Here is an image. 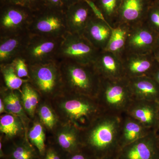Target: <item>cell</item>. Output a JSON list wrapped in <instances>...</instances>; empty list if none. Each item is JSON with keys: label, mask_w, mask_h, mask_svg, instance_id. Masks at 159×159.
I'll list each match as a JSON object with an SVG mask.
<instances>
[{"label": "cell", "mask_w": 159, "mask_h": 159, "mask_svg": "<svg viewBox=\"0 0 159 159\" xmlns=\"http://www.w3.org/2000/svg\"><path fill=\"white\" fill-rule=\"evenodd\" d=\"M39 115L41 121L47 128L52 129L57 122V119L54 112L49 106L43 105L40 107Z\"/></svg>", "instance_id": "83f0119b"}, {"label": "cell", "mask_w": 159, "mask_h": 159, "mask_svg": "<svg viewBox=\"0 0 159 159\" xmlns=\"http://www.w3.org/2000/svg\"><path fill=\"white\" fill-rule=\"evenodd\" d=\"M141 126L134 122H129L125 127V138L126 142H130L136 140L141 133Z\"/></svg>", "instance_id": "4dcf8cb0"}, {"label": "cell", "mask_w": 159, "mask_h": 159, "mask_svg": "<svg viewBox=\"0 0 159 159\" xmlns=\"http://www.w3.org/2000/svg\"><path fill=\"white\" fill-rule=\"evenodd\" d=\"M100 51L82 34L68 32L63 38L57 60L70 61L80 64H93Z\"/></svg>", "instance_id": "277c9868"}, {"label": "cell", "mask_w": 159, "mask_h": 159, "mask_svg": "<svg viewBox=\"0 0 159 159\" xmlns=\"http://www.w3.org/2000/svg\"><path fill=\"white\" fill-rule=\"evenodd\" d=\"M154 77L156 81L159 84V66L156 70L155 73L154 74Z\"/></svg>", "instance_id": "74e56055"}, {"label": "cell", "mask_w": 159, "mask_h": 159, "mask_svg": "<svg viewBox=\"0 0 159 159\" xmlns=\"http://www.w3.org/2000/svg\"><path fill=\"white\" fill-rule=\"evenodd\" d=\"M135 117L144 123H151L153 120V111L149 107H143L137 108L134 112Z\"/></svg>", "instance_id": "1f68e13d"}, {"label": "cell", "mask_w": 159, "mask_h": 159, "mask_svg": "<svg viewBox=\"0 0 159 159\" xmlns=\"http://www.w3.org/2000/svg\"><path fill=\"white\" fill-rule=\"evenodd\" d=\"M129 26L124 24H117L111 29L108 43L104 51H109L121 59L125 52V43Z\"/></svg>", "instance_id": "2e32d148"}, {"label": "cell", "mask_w": 159, "mask_h": 159, "mask_svg": "<svg viewBox=\"0 0 159 159\" xmlns=\"http://www.w3.org/2000/svg\"><path fill=\"white\" fill-rule=\"evenodd\" d=\"M152 3L153 0H122L116 24L130 27L145 21Z\"/></svg>", "instance_id": "9c48e42d"}, {"label": "cell", "mask_w": 159, "mask_h": 159, "mask_svg": "<svg viewBox=\"0 0 159 159\" xmlns=\"http://www.w3.org/2000/svg\"><path fill=\"white\" fill-rule=\"evenodd\" d=\"M90 1H93V2H94V1H95V0H90Z\"/></svg>", "instance_id": "7bdbcfd3"}, {"label": "cell", "mask_w": 159, "mask_h": 159, "mask_svg": "<svg viewBox=\"0 0 159 159\" xmlns=\"http://www.w3.org/2000/svg\"><path fill=\"white\" fill-rule=\"evenodd\" d=\"M153 3L159 7V0H153Z\"/></svg>", "instance_id": "ab89813d"}, {"label": "cell", "mask_w": 159, "mask_h": 159, "mask_svg": "<svg viewBox=\"0 0 159 159\" xmlns=\"http://www.w3.org/2000/svg\"><path fill=\"white\" fill-rule=\"evenodd\" d=\"M112 29L108 24L94 15L82 34L96 48L104 51L110 38Z\"/></svg>", "instance_id": "4fadbf2b"}, {"label": "cell", "mask_w": 159, "mask_h": 159, "mask_svg": "<svg viewBox=\"0 0 159 159\" xmlns=\"http://www.w3.org/2000/svg\"><path fill=\"white\" fill-rule=\"evenodd\" d=\"M0 68L6 88L9 89L21 91L24 83L29 81V79L20 78L11 63L0 65Z\"/></svg>", "instance_id": "cb8c5ba5"}, {"label": "cell", "mask_w": 159, "mask_h": 159, "mask_svg": "<svg viewBox=\"0 0 159 159\" xmlns=\"http://www.w3.org/2000/svg\"><path fill=\"white\" fill-rule=\"evenodd\" d=\"M22 126L19 120L13 116L6 115L0 119V130L8 138H13L20 131Z\"/></svg>", "instance_id": "484cf974"}, {"label": "cell", "mask_w": 159, "mask_h": 159, "mask_svg": "<svg viewBox=\"0 0 159 159\" xmlns=\"http://www.w3.org/2000/svg\"><path fill=\"white\" fill-rule=\"evenodd\" d=\"M6 112V111L4 102H3L2 99L1 98V99H0V113L2 114L4 112Z\"/></svg>", "instance_id": "8d00e7d4"}, {"label": "cell", "mask_w": 159, "mask_h": 159, "mask_svg": "<svg viewBox=\"0 0 159 159\" xmlns=\"http://www.w3.org/2000/svg\"><path fill=\"white\" fill-rule=\"evenodd\" d=\"M29 82L38 93L50 96L63 91L58 61L29 65Z\"/></svg>", "instance_id": "3957f363"}, {"label": "cell", "mask_w": 159, "mask_h": 159, "mask_svg": "<svg viewBox=\"0 0 159 159\" xmlns=\"http://www.w3.org/2000/svg\"><path fill=\"white\" fill-rule=\"evenodd\" d=\"M67 154L58 146H50L46 147L45 152L42 159H66Z\"/></svg>", "instance_id": "d6a6232c"}, {"label": "cell", "mask_w": 159, "mask_h": 159, "mask_svg": "<svg viewBox=\"0 0 159 159\" xmlns=\"http://www.w3.org/2000/svg\"><path fill=\"white\" fill-rule=\"evenodd\" d=\"M0 5L20 6L34 12L44 7L42 0H0Z\"/></svg>", "instance_id": "4316f807"}, {"label": "cell", "mask_w": 159, "mask_h": 159, "mask_svg": "<svg viewBox=\"0 0 159 159\" xmlns=\"http://www.w3.org/2000/svg\"><path fill=\"white\" fill-rule=\"evenodd\" d=\"M145 21L159 34V7L153 3L148 10Z\"/></svg>", "instance_id": "f1b7e54d"}, {"label": "cell", "mask_w": 159, "mask_h": 159, "mask_svg": "<svg viewBox=\"0 0 159 159\" xmlns=\"http://www.w3.org/2000/svg\"><path fill=\"white\" fill-rule=\"evenodd\" d=\"M100 159H109L107 158H101Z\"/></svg>", "instance_id": "b9f144b4"}, {"label": "cell", "mask_w": 159, "mask_h": 159, "mask_svg": "<svg viewBox=\"0 0 159 159\" xmlns=\"http://www.w3.org/2000/svg\"><path fill=\"white\" fill-rule=\"evenodd\" d=\"M45 7L66 10V8L62 0H42Z\"/></svg>", "instance_id": "836d02e7"}, {"label": "cell", "mask_w": 159, "mask_h": 159, "mask_svg": "<svg viewBox=\"0 0 159 159\" xmlns=\"http://www.w3.org/2000/svg\"><path fill=\"white\" fill-rule=\"evenodd\" d=\"M61 107L69 121L76 125L84 123L93 111L92 106L88 102L76 99L64 101Z\"/></svg>", "instance_id": "9a60e30c"}, {"label": "cell", "mask_w": 159, "mask_h": 159, "mask_svg": "<svg viewBox=\"0 0 159 159\" xmlns=\"http://www.w3.org/2000/svg\"><path fill=\"white\" fill-rule=\"evenodd\" d=\"M4 153L6 159H42L37 149L26 141L14 143Z\"/></svg>", "instance_id": "d6986e66"}, {"label": "cell", "mask_w": 159, "mask_h": 159, "mask_svg": "<svg viewBox=\"0 0 159 159\" xmlns=\"http://www.w3.org/2000/svg\"><path fill=\"white\" fill-rule=\"evenodd\" d=\"M29 138L31 144L37 149L42 157L46 149L45 134L42 125L39 122H35L29 131Z\"/></svg>", "instance_id": "d4e9b609"}, {"label": "cell", "mask_w": 159, "mask_h": 159, "mask_svg": "<svg viewBox=\"0 0 159 159\" xmlns=\"http://www.w3.org/2000/svg\"><path fill=\"white\" fill-rule=\"evenodd\" d=\"M65 10L44 6L34 12L29 28L30 34L63 38L68 33Z\"/></svg>", "instance_id": "7a4b0ae2"}, {"label": "cell", "mask_w": 159, "mask_h": 159, "mask_svg": "<svg viewBox=\"0 0 159 159\" xmlns=\"http://www.w3.org/2000/svg\"><path fill=\"white\" fill-rule=\"evenodd\" d=\"M156 153L152 143L147 141L135 142L123 151L122 159H155Z\"/></svg>", "instance_id": "e0dca14e"}, {"label": "cell", "mask_w": 159, "mask_h": 159, "mask_svg": "<svg viewBox=\"0 0 159 159\" xmlns=\"http://www.w3.org/2000/svg\"><path fill=\"white\" fill-rule=\"evenodd\" d=\"M158 50H159V36L158 39L157 43V50L156 51H158Z\"/></svg>", "instance_id": "60d3db41"}, {"label": "cell", "mask_w": 159, "mask_h": 159, "mask_svg": "<svg viewBox=\"0 0 159 159\" xmlns=\"http://www.w3.org/2000/svg\"><path fill=\"white\" fill-rule=\"evenodd\" d=\"M20 95L23 108L29 116L33 117L39 102L38 93L28 81L22 87Z\"/></svg>", "instance_id": "7402d4cb"}, {"label": "cell", "mask_w": 159, "mask_h": 159, "mask_svg": "<svg viewBox=\"0 0 159 159\" xmlns=\"http://www.w3.org/2000/svg\"><path fill=\"white\" fill-rule=\"evenodd\" d=\"M2 159H6V158Z\"/></svg>", "instance_id": "ee69618b"}, {"label": "cell", "mask_w": 159, "mask_h": 159, "mask_svg": "<svg viewBox=\"0 0 159 159\" xmlns=\"http://www.w3.org/2000/svg\"><path fill=\"white\" fill-rule=\"evenodd\" d=\"M34 14L20 6L0 5V36L28 31Z\"/></svg>", "instance_id": "52a82bcc"}, {"label": "cell", "mask_w": 159, "mask_h": 159, "mask_svg": "<svg viewBox=\"0 0 159 159\" xmlns=\"http://www.w3.org/2000/svg\"><path fill=\"white\" fill-rule=\"evenodd\" d=\"M66 159H89L88 157L80 151L68 154Z\"/></svg>", "instance_id": "e575fe53"}, {"label": "cell", "mask_w": 159, "mask_h": 159, "mask_svg": "<svg viewBox=\"0 0 159 159\" xmlns=\"http://www.w3.org/2000/svg\"><path fill=\"white\" fill-rule=\"evenodd\" d=\"M68 32L82 34L93 11L85 0H80L66 8L65 10Z\"/></svg>", "instance_id": "8fae6325"}, {"label": "cell", "mask_w": 159, "mask_h": 159, "mask_svg": "<svg viewBox=\"0 0 159 159\" xmlns=\"http://www.w3.org/2000/svg\"><path fill=\"white\" fill-rule=\"evenodd\" d=\"M30 33L25 31L0 36V65L11 63L20 57L29 40Z\"/></svg>", "instance_id": "30bf717a"}, {"label": "cell", "mask_w": 159, "mask_h": 159, "mask_svg": "<svg viewBox=\"0 0 159 159\" xmlns=\"http://www.w3.org/2000/svg\"><path fill=\"white\" fill-rule=\"evenodd\" d=\"M159 36L145 21L130 26L124 54H146L154 53L157 50Z\"/></svg>", "instance_id": "8992f818"}, {"label": "cell", "mask_w": 159, "mask_h": 159, "mask_svg": "<svg viewBox=\"0 0 159 159\" xmlns=\"http://www.w3.org/2000/svg\"><path fill=\"white\" fill-rule=\"evenodd\" d=\"M114 134V123L110 122H103L92 132L89 137V146L97 153L108 150L113 143Z\"/></svg>", "instance_id": "5bb4252c"}, {"label": "cell", "mask_w": 159, "mask_h": 159, "mask_svg": "<svg viewBox=\"0 0 159 159\" xmlns=\"http://www.w3.org/2000/svg\"><path fill=\"white\" fill-rule=\"evenodd\" d=\"M57 146L67 154L79 151V143L75 131L66 127L59 132L56 139Z\"/></svg>", "instance_id": "ffe728a7"}, {"label": "cell", "mask_w": 159, "mask_h": 159, "mask_svg": "<svg viewBox=\"0 0 159 159\" xmlns=\"http://www.w3.org/2000/svg\"><path fill=\"white\" fill-rule=\"evenodd\" d=\"M3 101L6 111L22 119L25 118L22 103L20 100L17 90H11L4 88Z\"/></svg>", "instance_id": "603a6c76"}, {"label": "cell", "mask_w": 159, "mask_h": 159, "mask_svg": "<svg viewBox=\"0 0 159 159\" xmlns=\"http://www.w3.org/2000/svg\"><path fill=\"white\" fill-rule=\"evenodd\" d=\"M129 89L138 96L148 98L156 96L158 93L157 85L155 81L148 76L128 79Z\"/></svg>", "instance_id": "ac0fdd59"}, {"label": "cell", "mask_w": 159, "mask_h": 159, "mask_svg": "<svg viewBox=\"0 0 159 159\" xmlns=\"http://www.w3.org/2000/svg\"><path fill=\"white\" fill-rule=\"evenodd\" d=\"M122 0H95V5L102 12L109 25L113 28L116 24Z\"/></svg>", "instance_id": "44dd1931"}, {"label": "cell", "mask_w": 159, "mask_h": 159, "mask_svg": "<svg viewBox=\"0 0 159 159\" xmlns=\"http://www.w3.org/2000/svg\"><path fill=\"white\" fill-rule=\"evenodd\" d=\"M62 1L66 9V8H67L69 6L74 4V3L77 2L80 0H62Z\"/></svg>", "instance_id": "d590c367"}, {"label": "cell", "mask_w": 159, "mask_h": 159, "mask_svg": "<svg viewBox=\"0 0 159 159\" xmlns=\"http://www.w3.org/2000/svg\"><path fill=\"white\" fill-rule=\"evenodd\" d=\"M154 53L158 61H159V50L156 51Z\"/></svg>", "instance_id": "f35d334b"}, {"label": "cell", "mask_w": 159, "mask_h": 159, "mask_svg": "<svg viewBox=\"0 0 159 159\" xmlns=\"http://www.w3.org/2000/svg\"><path fill=\"white\" fill-rule=\"evenodd\" d=\"M11 64L20 78L24 79H29V65L24 58L21 57H17L11 63Z\"/></svg>", "instance_id": "f546056e"}, {"label": "cell", "mask_w": 159, "mask_h": 159, "mask_svg": "<svg viewBox=\"0 0 159 159\" xmlns=\"http://www.w3.org/2000/svg\"><path fill=\"white\" fill-rule=\"evenodd\" d=\"M63 38H51L30 34L20 57L28 65L57 60Z\"/></svg>", "instance_id": "5b68a950"}, {"label": "cell", "mask_w": 159, "mask_h": 159, "mask_svg": "<svg viewBox=\"0 0 159 159\" xmlns=\"http://www.w3.org/2000/svg\"><path fill=\"white\" fill-rule=\"evenodd\" d=\"M125 77L148 76L150 72L156 70L159 61L154 53L146 54L125 53L121 57Z\"/></svg>", "instance_id": "ba28073f"}, {"label": "cell", "mask_w": 159, "mask_h": 159, "mask_svg": "<svg viewBox=\"0 0 159 159\" xmlns=\"http://www.w3.org/2000/svg\"><path fill=\"white\" fill-rule=\"evenodd\" d=\"M63 91L89 93L100 86L101 78L93 64H80L68 60L58 61Z\"/></svg>", "instance_id": "6da1fadb"}, {"label": "cell", "mask_w": 159, "mask_h": 159, "mask_svg": "<svg viewBox=\"0 0 159 159\" xmlns=\"http://www.w3.org/2000/svg\"><path fill=\"white\" fill-rule=\"evenodd\" d=\"M93 66L101 79L117 80L125 77L122 60L109 51H100Z\"/></svg>", "instance_id": "7c38bea8"}]
</instances>
